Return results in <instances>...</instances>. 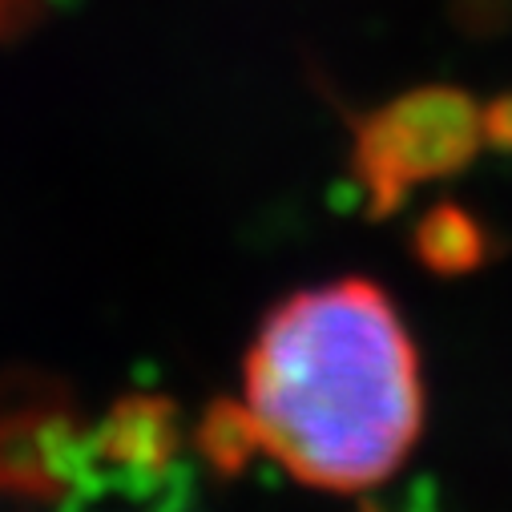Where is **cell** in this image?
<instances>
[{
    "mask_svg": "<svg viewBox=\"0 0 512 512\" xmlns=\"http://www.w3.org/2000/svg\"><path fill=\"white\" fill-rule=\"evenodd\" d=\"M202 444L206 452L222 464V468H238L246 460V452L254 448V436H250V424L242 416V408H214L210 420H206V432H202Z\"/></svg>",
    "mask_w": 512,
    "mask_h": 512,
    "instance_id": "cell-4",
    "label": "cell"
},
{
    "mask_svg": "<svg viewBox=\"0 0 512 512\" xmlns=\"http://www.w3.org/2000/svg\"><path fill=\"white\" fill-rule=\"evenodd\" d=\"M492 142L488 109L460 89H420L383 105L359 125L355 170L375 214L400 206L420 182L452 174Z\"/></svg>",
    "mask_w": 512,
    "mask_h": 512,
    "instance_id": "cell-2",
    "label": "cell"
},
{
    "mask_svg": "<svg viewBox=\"0 0 512 512\" xmlns=\"http://www.w3.org/2000/svg\"><path fill=\"white\" fill-rule=\"evenodd\" d=\"M254 448L295 480L359 492L388 480L420 440V359L392 299L367 279L279 303L246 355Z\"/></svg>",
    "mask_w": 512,
    "mask_h": 512,
    "instance_id": "cell-1",
    "label": "cell"
},
{
    "mask_svg": "<svg viewBox=\"0 0 512 512\" xmlns=\"http://www.w3.org/2000/svg\"><path fill=\"white\" fill-rule=\"evenodd\" d=\"M416 250L420 259L440 271V275H460L472 271L484 259V238L476 230V222L456 210V206H440L428 214V222L416 230Z\"/></svg>",
    "mask_w": 512,
    "mask_h": 512,
    "instance_id": "cell-3",
    "label": "cell"
}]
</instances>
